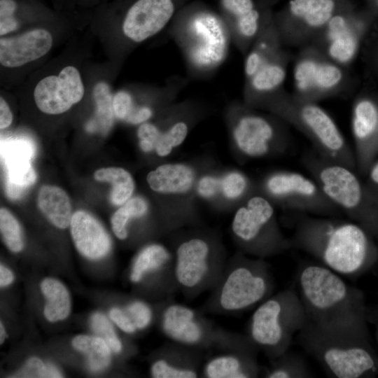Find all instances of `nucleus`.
Instances as JSON below:
<instances>
[{
	"label": "nucleus",
	"mask_w": 378,
	"mask_h": 378,
	"mask_svg": "<svg viewBox=\"0 0 378 378\" xmlns=\"http://www.w3.org/2000/svg\"><path fill=\"white\" fill-rule=\"evenodd\" d=\"M70 230L76 249L88 259L100 260L110 252L111 237L102 225L89 213L81 210L74 213Z\"/></svg>",
	"instance_id": "4be33fe9"
},
{
	"label": "nucleus",
	"mask_w": 378,
	"mask_h": 378,
	"mask_svg": "<svg viewBox=\"0 0 378 378\" xmlns=\"http://www.w3.org/2000/svg\"><path fill=\"white\" fill-rule=\"evenodd\" d=\"M351 9L335 14L325 29L328 40V53L338 64L351 60L358 48V38L352 24Z\"/></svg>",
	"instance_id": "b1692460"
},
{
	"label": "nucleus",
	"mask_w": 378,
	"mask_h": 378,
	"mask_svg": "<svg viewBox=\"0 0 378 378\" xmlns=\"http://www.w3.org/2000/svg\"><path fill=\"white\" fill-rule=\"evenodd\" d=\"M160 130L158 125L146 122L141 124L137 129V137L141 149L145 153L155 150Z\"/></svg>",
	"instance_id": "37998d69"
},
{
	"label": "nucleus",
	"mask_w": 378,
	"mask_h": 378,
	"mask_svg": "<svg viewBox=\"0 0 378 378\" xmlns=\"http://www.w3.org/2000/svg\"><path fill=\"white\" fill-rule=\"evenodd\" d=\"M231 232L239 251L252 257L265 259L290 248L273 204L260 193L250 195L236 210Z\"/></svg>",
	"instance_id": "9d476101"
},
{
	"label": "nucleus",
	"mask_w": 378,
	"mask_h": 378,
	"mask_svg": "<svg viewBox=\"0 0 378 378\" xmlns=\"http://www.w3.org/2000/svg\"><path fill=\"white\" fill-rule=\"evenodd\" d=\"M270 360V365L264 370H261L263 377L306 378L312 377L305 360L298 354L287 351Z\"/></svg>",
	"instance_id": "72a5a7b5"
},
{
	"label": "nucleus",
	"mask_w": 378,
	"mask_h": 378,
	"mask_svg": "<svg viewBox=\"0 0 378 378\" xmlns=\"http://www.w3.org/2000/svg\"><path fill=\"white\" fill-rule=\"evenodd\" d=\"M1 150L6 172L7 195L13 200L19 199L36 180V174L31 163L36 148L27 139H15L4 142Z\"/></svg>",
	"instance_id": "dca6fc26"
},
{
	"label": "nucleus",
	"mask_w": 378,
	"mask_h": 378,
	"mask_svg": "<svg viewBox=\"0 0 378 378\" xmlns=\"http://www.w3.org/2000/svg\"><path fill=\"white\" fill-rule=\"evenodd\" d=\"M110 319L122 332L132 335L138 332L136 327L128 317L122 307H115L109 311Z\"/></svg>",
	"instance_id": "a18cd8bd"
},
{
	"label": "nucleus",
	"mask_w": 378,
	"mask_h": 378,
	"mask_svg": "<svg viewBox=\"0 0 378 378\" xmlns=\"http://www.w3.org/2000/svg\"><path fill=\"white\" fill-rule=\"evenodd\" d=\"M260 188V194L272 204L291 210L328 216L340 211L314 179L296 172H274L265 178Z\"/></svg>",
	"instance_id": "9b49d317"
},
{
	"label": "nucleus",
	"mask_w": 378,
	"mask_h": 378,
	"mask_svg": "<svg viewBox=\"0 0 378 378\" xmlns=\"http://www.w3.org/2000/svg\"><path fill=\"white\" fill-rule=\"evenodd\" d=\"M297 342L330 377L359 378L375 370L377 362L365 344L364 333L323 326L307 318Z\"/></svg>",
	"instance_id": "20e7f679"
},
{
	"label": "nucleus",
	"mask_w": 378,
	"mask_h": 378,
	"mask_svg": "<svg viewBox=\"0 0 378 378\" xmlns=\"http://www.w3.org/2000/svg\"><path fill=\"white\" fill-rule=\"evenodd\" d=\"M343 74L335 64L313 57L300 59L295 66L293 79L299 101L312 102L335 89L342 82Z\"/></svg>",
	"instance_id": "f3484780"
},
{
	"label": "nucleus",
	"mask_w": 378,
	"mask_h": 378,
	"mask_svg": "<svg viewBox=\"0 0 378 378\" xmlns=\"http://www.w3.org/2000/svg\"><path fill=\"white\" fill-rule=\"evenodd\" d=\"M370 179L374 184L378 186V162L373 166L370 172Z\"/></svg>",
	"instance_id": "8fccbe9b"
},
{
	"label": "nucleus",
	"mask_w": 378,
	"mask_h": 378,
	"mask_svg": "<svg viewBox=\"0 0 378 378\" xmlns=\"http://www.w3.org/2000/svg\"><path fill=\"white\" fill-rule=\"evenodd\" d=\"M264 103L274 113L302 131L319 156L352 169V153L337 125L324 109L312 102H291L274 97Z\"/></svg>",
	"instance_id": "1a4fd4ad"
},
{
	"label": "nucleus",
	"mask_w": 378,
	"mask_h": 378,
	"mask_svg": "<svg viewBox=\"0 0 378 378\" xmlns=\"http://www.w3.org/2000/svg\"><path fill=\"white\" fill-rule=\"evenodd\" d=\"M230 126L236 147L245 156L261 158L288 147V136L275 120L248 108H231Z\"/></svg>",
	"instance_id": "f8f14e48"
},
{
	"label": "nucleus",
	"mask_w": 378,
	"mask_h": 378,
	"mask_svg": "<svg viewBox=\"0 0 378 378\" xmlns=\"http://www.w3.org/2000/svg\"><path fill=\"white\" fill-rule=\"evenodd\" d=\"M188 104L174 108L168 123L164 129L159 126L160 133L155 146V151L160 157L167 156L174 148L180 146L186 138L190 121L184 115Z\"/></svg>",
	"instance_id": "7c9ffc66"
},
{
	"label": "nucleus",
	"mask_w": 378,
	"mask_h": 378,
	"mask_svg": "<svg viewBox=\"0 0 378 378\" xmlns=\"http://www.w3.org/2000/svg\"><path fill=\"white\" fill-rule=\"evenodd\" d=\"M172 253L178 291L187 299H194L210 291L218 281L228 259L216 237L198 232L179 238Z\"/></svg>",
	"instance_id": "6e6552de"
},
{
	"label": "nucleus",
	"mask_w": 378,
	"mask_h": 378,
	"mask_svg": "<svg viewBox=\"0 0 378 378\" xmlns=\"http://www.w3.org/2000/svg\"><path fill=\"white\" fill-rule=\"evenodd\" d=\"M15 0H0V36L16 30L20 22L15 18Z\"/></svg>",
	"instance_id": "79ce46f5"
},
{
	"label": "nucleus",
	"mask_w": 378,
	"mask_h": 378,
	"mask_svg": "<svg viewBox=\"0 0 378 378\" xmlns=\"http://www.w3.org/2000/svg\"><path fill=\"white\" fill-rule=\"evenodd\" d=\"M37 204L42 214L56 227L65 229L72 218L71 204L67 193L54 186H43L39 190Z\"/></svg>",
	"instance_id": "cd10ccee"
},
{
	"label": "nucleus",
	"mask_w": 378,
	"mask_h": 378,
	"mask_svg": "<svg viewBox=\"0 0 378 378\" xmlns=\"http://www.w3.org/2000/svg\"><path fill=\"white\" fill-rule=\"evenodd\" d=\"M202 351L172 341L165 344L150 364L154 378H196L201 375Z\"/></svg>",
	"instance_id": "6ab92c4d"
},
{
	"label": "nucleus",
	"mask_w": 378,
	"mask_h": 378,
	"mask_svg": "<svg viewBox=\"0 0 378 378\" xmlns=\"http://www.w3.org/2000/svg\"><path fill=\"white\" fill-rule=\"evenodd\" d=\"M113 107L115 117L125 122L134 108L132 94L125 90L118 91L113 96Z\"/></svg>",
	"instance_id": "c03bdc74"
},
{
	"label": "nucleus",
	"mask_w": 378,
	"mask_h": 378,
	"mask_svg": "<svg viewBox=\"0 0 378 378\" xmlns=\"http://www.w3.org/2000/svg\"><path fill=\"white\" fill-rule=\"evenodd\" d=\"M220 190V179L212 176L202 177L197 184V191L204 198H211Z\"/></svg>",
	"instance_id": "49530a36"
},
{
	"label": "nucleus",
	"mask_w": 378,
	"mask_h": 378,
	"mask_svg": "<svg viewBox=\"0 0 378 378\" xmlns=\"http://www.w3.org/2000/svg\"><path fill=\"white\" fill-rule=\"evenodd\" d=\"M84 93L79 71L73 66H67L58 75L41 79L34 88V99L36 106L43 113L58 115L78 103Z\"/></svg>",
	"instance_id": "2eb2a0df"
},
{
	"label": "nucleus",
	"mask_w": 378,
	"mask_h": 378,
	"mask_svg": "<svg viewBox=\"0 0 378 378\" xmlns=\"http://www.w3.org/2000/svg\"><path fill=\"white\" fill-rule=\"evenodd\" d=\"M121 29L130 41L141 43L162 31L173 18L175 0H133L125 7Z\"/></svg>",
	"instance_id": "4468645a"
},
{
	"label": "nucleus",
	"mask_w": 378,
	"mask_h": 378,
	"mask_svg": "<svg viewBox=\"0 0 378 378\" xmlns=\"http://www.w3.org/2000/svg\"><path fill=\"white\" fill-rule=\"evenodd\" d=\"M15 276L13 272L1 264L0 265V286L1 288L6 287L14 281Z\"/></svg>",
	"instance_id": "09e8293b"
},
{
	"label": "nucleus",
	"mask_w": 378,
	"mask_h": 378,
	"mask_svg": "<svg viewBox=\"0 0 378 378\" xmlns=\"http://www.w3.org/2000/svg\"><path fill=\"white\" fill-rule=\"evenodd\" d=\"M274 290V281L267 261L239 251L227 259L201 311L215 315L246 312L272 295Z\"/></svg>",
	"instance_id": "7ed1b4c3"
},
{
	"label": "nucleus",
	"mask_w": 378,
	"mask_h": 378,
	"mask_svg": "<svg viewBox=\"0 0 378 378\" xmlns=\"http://www.w3.org/2000/svg\"><path fill=\"white\" fill-rule=\"evenodd\" d=\"M231 41L242 52L260 34L267 20L253 0H220Z\"/></svg>",
	"instance_id": "a211bd4d"
},
{
	"label": "nucleus",
	"mask_w": 378,
	"mask_h": 378,
	"mask_svg": "<svg viewBox=\"0 0 378 378\" xmlns=\"http://www.w3.org/2000/svg\"><path fill=\"white\" fill-rule=\"evenodd\" d=\"M0 231L4 243L10 251L18 253L23 249L24 239L20 223L5 208L0 210Z\"/></svg>",
	"instance_id": "e433bc0d"
},
{
	"label": "nucleus",
	"mask_w": 378,
	"mask_h": 378,
	"mask_svg": "<svg viewBox=\"0 0 378 378\" xmlns=\"http://www.w3.org/2000/svg\"><path fill=\"white\" fill-rule=\"evenodd\" d=\"M351 9L347 0H290L281 20L307 30L325 29L337 13Z\"/></svg>",
	"instance_id": "412c9836"
},
{
	"label": "nucleus",
	"mask_w": 378,
	"mask_h": 378,
	"mask_svg": "<svg viewBox=\"0 0 378 378\" xmlns=\"http://www.w3.org/2000/svg\"><path fill=\"white\" fill-rule=\"evenodd\" d=\"M90 326L93 332L105 340L115 354H121L124 344L118 336L112 323L101 312L94 313L90 318Z\"/></svg>",
	"instance_id": "58836bf2"
},
{
	"label": "nucleus",
	"mask_w": 378,
	"mask_h": 378,
	"mask_svg": "<svg viewBox=\"0 0 378 378\" xmlns=\"http://www.w3.org/2000/svg\"><path fill=\"white\" fill-rule=\"evenodd\" d=\"M277 43L275 27L272 22L267 21L255 38L253 46L246 54L244 62L246 80L279 52Z\"/></svg>",
	"instance_id": "c85d7f7f"
},
{
	"label": "nucleus",
	"mask_w": 378,
	"mask_h": 378,
	"mask_svg": "<svg viewBox=\"0 0 378 378\" xmlns=\"http://www.w3.org/2000/svg\"><path fill=\"white\" fill-rule=\"evenodd\" d=\"M132 284H147L164 300L172 299L178 291L174 268V255L160 244H150L136 254L130 271Z\"/></svg>",
	"instance_id": "ddd939ff"
},
{
	"label": "nucleus",
	"mask_w": 378,
	"mask_h": 378,
	"mask_svg": "<svg viewBox=\"0 0 378 378\" xmlns=\"http://www.w3.org/2000/svg\"><path fill=\"white\" fill-rule=\"evenodd\" d=\"M172 25L171 37L180 48L191 76H210L226 59L232 41L223 18L198 9L181 16Z\"/></svg>",
	"instance_id": "39448f33"
},
{
	"label": "nucleus",
	"mask_w": 378,
	"mask_h": 378,
	"mask_svg": "<svg viewBox=\"0 0 378 378\" xmlns=\"http://www.w3.org/2000/svg\"><path fill=\"white\" fill-rule=\"evenodd\" d=\"M307 321L298 292L290 287L272 294L255 307L247 323L246 335L272 360L288 351L293 337Z\"/></svg>",
	"instance_id": "423d86ee"
},
{
	"label": "nucleus",
	"mask_w": 378,
	"mask_h": 378,
	"mask_svg": "<svg viewBox=\"0 0 378 378\" xmlns=\"http://www.w3.org/2000/svg\"><path fill=\"white\" fill-rule=\"evenodd\" d=\"M40 287L46 300L45 318L52 323L66 319L71 312V297L64 284L57 279L48 277L41 281Z\"/></svg>",
	"instance_id": "c756f323"
},
{
	"label": "nucleus",
	"mask_w": 378,
	"mask_h": 378,
	"mask_svg": "<svg viewBox=\"0 0 378 378\" xmlns=\"http://www.w3.org/2000/svg\"><path fill=\"white\" fill-rule=\"evenodd\" d=\"M95 104V116L86 127L88 132L106 134L113 126L114 112L112 93L109 85L104 81L95 84L92 90Z\"/></svg>",
	"instance_id": "473e14b6"
},
{
	"label": "nucleus",
	"mask_w": 378,
	"mask_h": 378,
	"mask_svg": "<svg viewBox=\"0 0 378 378\" xmlns=\"http://www.w3.org/2000/svg\"><path fill=\"white\" fill-rule=\"evenodd\" d=\"M94 178L97 181L108 182L113 186L111 201L116 206L125 203L134 192V183L131 174L120 167H106L97 170Z\"/></svg>",
	"instance_id": "f704fd0d"
},
{
	"label": "nucleus",
	"mask_w": 378,
	"mask_h": 378,
	"mask_svg": "<svg viewBox=\"0 0 378 378\" xmlns=\"http://www.w3.org/2000/svg\"><path fill=\"white\" fill-rule=\"evenodd\" d=\"M13 122L12 112L5 101V99L1 97L0 98V128L1 130L6 129Z\"/></svg>",
	"instance_id": "de8ad7c7"
},
{
	"label": "nucleus",
	"mask_w": 378,
	"mask_h": 378,
	"mask_svg": "<svg viewBox=\"0 0 378 378\" xmlns=\"http://www.w3.org/2000/svg\"><path fill=\"white\" fill-rule=\"evenodd\" d=\"M159 325L170 341L202 351L245 350L259 352L247 335L232 332L215 325L202 311L165 300L159 307Z\"/></svg>",
	"instance_id": "0eeeda50"
},
{
	"label": "nucleus",
	"mask_w": 378,
	"mask_h": 378,
	"mask_svg": "<svg viewBox=\"0 0 378 378\" xmlns=\"http://www.w3.org/2000/svg\"><path fill=\"white\" fill-rule=\"evenodd\" d=\"M122 308L138 331L149 327L154 319L153 309L143 300H130Z\"/></svg>",
	"instance_id": "ea45409f"
},
{
	"label": "nucleus",
	"mask_w": 378,
	"mask_h": 378,
	"mask_svg": "<svg viewBox=\"0 0 378 378\" xmlns=\"http://www.w3.org/2000/svg\"><path fill=\"white\" fill-rule=\"evenodd\" d=\"M352 131L360 162L365 164L378 132V110L370 100L358 102L352 115Z\"/></svg>",
	"instance_id": "bb28decb"
},
{
	"label": "nucleus",
	"mask_w": 378,
	"mask_h": 378,
	"mask_svg": "<svg viewBox=\"0 0 378 378\" xmlns=\"http://www.w3.org/2000/svg\"><path fill=\"white\" fill-rule=\"evenodd\" d=\"M148 210L146 201L141 197H132L121 205L111 218L112 230L117 238L126 239L129 236L130 221L143 218Z\"/></svg>",
	"instance_id": "c9c22d12"
},
{
	"label": "nucleus",
	"mask_w": 378,
	"mask_h": 378,
	"mask_svg": "<svg viewBox=\"0 0 378 378\" xmlns=\"http://www.w3.org/2000/svg\"><path fill=\"white\" fill-rule=\"evenodd\" d=\"M71 344L86 356L88 368L94 372H102L111 364L112 350L102 337L78 335L73 338Z\"/></svg>",
	"instance_id": "2f4dec72"
},
{
	"label": "nucleus",
	"mask_w": 378,
	"mask_h": 378,
	"mask_svg": "<svg viewBox=\"0 0 378 378\" xmlns=\"http://www.w3.org/2000/svg\"><path fill=\"white\" fill-rule=\"evenodd\" d=\"M15 377L57 378L62 377V374L55 365L46 363L37 357H31Z\"/></svg>",
	"instance_id": "a19ab883"
},
{
	"label": "nucleus",
	"mask_w": 378,
	"mask_h": 378,
	"mask_svg": "<svg viewBox=\"0 0 378 378\" xmlns=\"http://www.w3.org/2000/svg\"><path fill=\"white\" fill-rule=\"evenodd\" d=\"M52 46V36L44 28H34L14 37L0 38V64L16 68L46 55Z\"/></svg>",
	"instance_id": "aec40b11"
},
{
	"label": "nucleus",
	"mask_w": 378,
	"mask_h": 378,
	"mask_svg": "<svg viewBox=\"0 0 378 378\" xmlns=\"http://www.w3.org/2000/svg\"><path fill=\"white\" fill-rule=\"evenodd\" d=\"M286 76V68L278 52L246 80L245 96L247 102L255 104L264 102L282 85Z\"/></svg>",
	"instance_id": "393cba45"
},
{
	"label": "nucleus",
	"mask_w": 378,
	"mask_h": 378,
	"mask_svg": "<svg viewBox=\"0 0 378 378\" xmlns=\"http://www.w3.org/2000/svg\"><path fill=\"white\" fill-rule=\"evenodd\" d=\"M258 352L236 350L219 351L202 365L200 377L255 378L261 373Z\"/></svg>",
	"instance_id": "5701e85b"
},
{
	"label": "nucleus",
	"mask_w": 378,
	"mask_h": 378,
	"mask_svg": "<svg viewBox=\"0 0 378 378\" xmlns=\"http://www.w3.org/2000/svg\"><path fill=\"white\" fill-rule=\"evenodd\" d=\"M372 1L374 7H376L378 9V0H372Z\"/></svg>",
	"instance_id": "603ef678"
},
{
	"label": "nucleus",
	"mask_w": 378,
	"mask_h": 378,
	"mask_svg": "<svg viewBox=\"0 0 378 378\" xmlns=\"http://www.w3.org/2000/svg\"><path fill=\"white\" fill-rule=\"evenodd\" d=\"M220 191L230 200L246 199L252 195L251 183L243 173L233 171L220 179Z\"/></svg>",
	"instance_id": "4c0bfd02"
},
{
	"label": "nucleus",
	"mask_w": 378,
	"mask_h": 378,
	"mask_svg": "<svg viewBox=\"0 0 378 378\" xmlns=\"http://www.w3.org/2000/svg\"><path fill=\"white\" fill-rule=\"evenodd\" d=\"M289 241L290 248L309 253L346 276L358 274L372 260L373 251L365 229L345 220L303 218L297 223Z\"/></svg>",
	"instance_id": "f257e3e1"
},
{
	"label": "nucleus",
	"mask_w": 378,
	"mask_h": 378,
	"mask_svg": "<svg viewBox=\"0 0 378 378\" xmlns=\"http://www.w3.org/2000/svg\"><path fill=\"white\" fill-rule=\"evenodd\" d=\"M6 337V330H5V328H4L2 322H1V323H0V342H1V344L4 343V342L5 341Z\"/></svg>",
	"instance_id": "3c124183"
},
{
	"label": "nucleus",
	"mask_w": 378,
	"mask_h": 378,
	"mask_svg": "<svg viewBox=\"0 0 378 378\" xmlns=\"http://www.w3.org/2000/svg\"><path fill=\"white\" fill-rule=\"evenodd\" d=\"M296 285L307 318L318 325L364 333L360 293L321 263H304Z\"/></svg>",
	"instance_id": "f03ea898"
},
{
	"label": "nucleus",
	"mask_w": 378,
	"mask_h": 378,
	"mask_svg": "<svg viewBox=\"0 0 378 378\" xmlns=\"http://www.w3.org/2000/svg\"><path fill=\"white\" fill-rule=\"evenodd\" d=\"M146 180L149 187L156 192L185 194L193 187L195 173L184 164H164L150 172Z\"/></svg>",
	"instance_id": "a878e982"
}]
</instances>
